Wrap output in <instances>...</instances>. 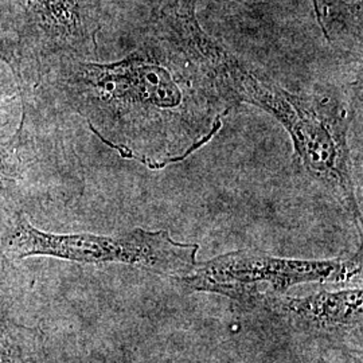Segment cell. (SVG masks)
<instances>
[{
    "label": "cell",
    "instance_id": "cell-7",
    "mask_svg": "<svg viewBox=\"0 0 363 363\" xmlns=\"http://www.w3.org/2000/svg\"><path fill=\"white\" fill-rule=\"evenodd\" d=\"M265 307L304 331H347L362 325L363 291L361 288L337 292L322 289L304 298H273Z\"/></svg>",
    "mask_w": 363,
    "mask_h": 363
},
{
    "label": "cell",
    "instance_id": "cell-11",
    "mask_svg": "<svg viewBox=\"0 0 363 363\" xmlns=\"http://www.w3.org/2000/svg\"><path fill=\"white\" fill-rule=\"evenodd\" d=\"M4 315H6V312L3 310V301H1V298H0V319H1Z\"/></svg>",
    "mask_w": 363,
    "mask_h": 363
},
{
    "label": "cell",
    "instance_id": "cell-12",
    "mask_svg": "<svg viewBox=\"0 0 363 363\" xmlns=\"http://www.w3.org/2000/svg\"><path fill=\"white\" fill-rule=\"evenodd\" d=\"M13 88H6V86H0V93H4V91H11Z\"/></svg>",
    "mask_w": 363,
    "mask_h": 363
},
{
    "label": "cell",
    "instance_id": "cell-8",
    "mask_svg": "<svg viewBox=\"0 0 363 363\" xmlns=\"http://www.w3.org/2000/svg\"><path fill=\"white\" fill-rule=\"evenodd\" d=\"M38 333L11 320L7 313L0 319V363H42Z\"/></svg>",
    "mask_w": 363,
    "mask_h": 363
},
{
    "label": "cell",
    "instance_id": "cell-5",
    "mask_svg": "<svg viewBox=\"0 0 363 363\" xmlns=\"http://www.w3.org/2000/svg\"><path fill=\"white\" fill-rule=\"evenodd\" d=\"M361 276V249L351 256L328 259H286L241 249L196 262L191 272L177 280L189 291L216 294L255 307L284 296L298 284H349Z\"/></svg>",
    "mask_w": 363,
    "mask_h": 363
},
{
    "label": "cell",
    "instance_id": "cell-1",
    "mask_svg": "<svg viewBox=\"0 0 363 363\" xmlns=\"http://www.w3.org/2000/svg\"><path fill=\"white\" fill-rule=\"evenodd\" d=\"M39 86L82 117L100 142L150 169L181 163L208 145L237 108L159 13L123 58L64 62Z\"/></svg>",
    "mask_w": 363,
    "mask_h": 363
},
{
    "label": "cell",
    "instance_id": "cell-6",
    "mask_svg": "<svg viewBox=\"0 0 363 363\" xmlns=\"http://www.w3.org/2000/svg\"><path fill=\"white\" fill-rule=\"evenodd\" d=\"M15 91L0 93V210L25 211L27 201L35 196L40 167L35 135L28 128L27 106L15 113Z\"/></svg>",
    "mask_w": 363,
    "mask_h": 363
},
{
    "label": "cell",
    "instance_id": "cell-10",
    "mask_svg": "<svg viewBox=\"0 0 363 363\" xmlns=\"http://www.w3.org/2000/svg\"><path fill=\"white\" fill-rule=\"evenodd\" d=\"M15 213H7L0 210V298H3L4 291L11 286L16 277V268L7 250H6V234L10 226V220Z\"/></svg>",
    "mask_w": 363,
    "mask_h": 363
},
{
    "label": "cell",
    "instance_id": "cell-4",
    "mask_svg": "<svg viewBox=\"0 0 363 363\" xmlns=\"http://www.w3.org/2000/svg\"><path fill=\"white\" fill-rule=\"evenodd\" d=\"M108 0H7L16 50L15 79L38 88L54 67L96 61Z\"/></svg>",
    "mask_w": 363,
    "mask_h": 363
},
{
    "label": "cell",
    "instance_id": "cell-13",
    "mask_svg": "<svg viewBox=\"0 0 363 363\" xmlns=\"http://www.w3.org/2000/svg\"><path fill=\"white\" fill-rule=\"evenodd\" d=\"M238 1H247L249 3V1H255V0H238Z\"/></svg>",
    "mask_w": 363,
    "mask_h": 363
},
{
    "label": "cell",
    "instance_id": "cell-2",
    "mask_svg": "<svg viewBox=\"0 0 363 363\" xmlns=\"http://www.w3.org/2000/svg\"><path fill=\"white\" fill-rule=\"evenodd\" d=\"M159 13L202 58L234 104L253 105L286 130L303 172L343 210L362 235V210L349 143L361 103L362 78L342 86L286 91L205 31L196 16V0H171Z\"/></svg>",
    "mask_w": 363,
    "mask_h": 363
},
{
    "label": "cell",
    "instance_id": "cell-9",
    "mask_svg": "<svg viewBox=\"0 0 363 363\" xmlns=\"http://www.w3.org/2000/svg\"><path fill=\"white\" fill-rule=\"evenodd\" d=\"M16 65V50L13 28L10 23V16L7 10V0H0V69H7L15 77ZM0 85H9L1 82Z\"/></svg>",
    "mask_w": 363,
    "mask_h": 363
},
{
    "label": "cell",
    "instance_id": "cell-3",
    "mask_svg": "<svg viewBox=\"0 0 363 363\" xmlns=\"http://www.w3.org/2000/svg\"><path fill=\"white\" fill-rule=\"evenodd\" d=\"M6 250L15 262L52 257L78 264H123L181 279L194 269L199 245L175 241L167 230L142 228L109 235L52 233L33 225L26 211H19L10 220Z\"/></svg>",
    "mask_w": 363,
    "mask_h": 363
}]
</instances>
